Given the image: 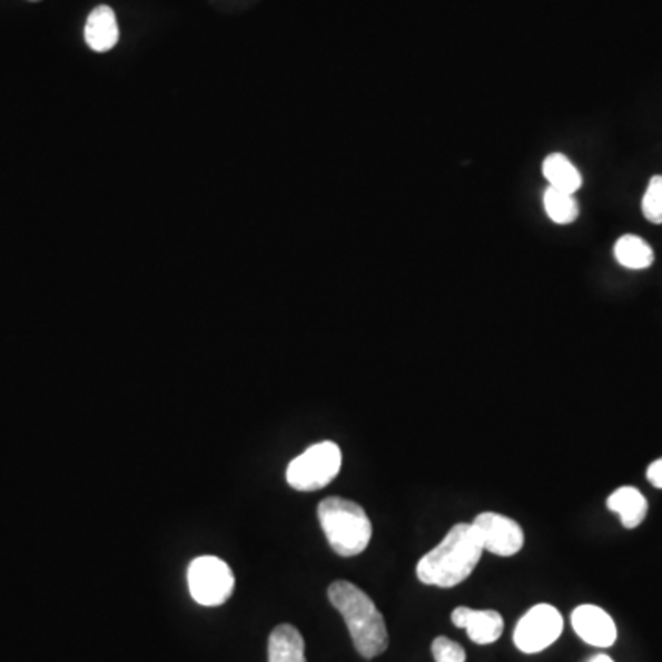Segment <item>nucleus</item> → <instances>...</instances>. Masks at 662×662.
I'll use <instances>...</instances> for the list:
<instances>
[{
  "mask_svg": "<svg viewBox=\"0 0 662 662\" xmlns=\"http://www.w3.org/2000/svg\"><path fill=\"white\" fill-rule=\"evenodd\" d=\"M483 545L473 525L458 523L433 551L419 560L416 576L425 585L456 587L472 576L483 557Z\"/></svg>",
  "mask_w": 662,
  "mask_h": 662,
  "instance_id": "nucleus-1",
  "label": "nucleus"
},
{
  "mask_svg": "<svg viewBox=\"0 0 662 662\" xmlns=\"http://www.w3.org/2000/svg\"><path fill=\"white\" fill-rule=\"evenodd\" d=\"M328 599L345 619L360 658L376 659L387 652V624L374 600L365 591H360L354 583L339 580L329 585Z\"/></svg>",
  "mask_w": 662,
  "mask_h": 662,
  "instance_id": "nucleus-2",
  "label": "nucleus"
},
{
  "mask_svg": "<svg viewBox=\"0 0 662 662\" xmlns=\"http://www.w3.org/2000/svg\"><path fill=\"white\" fill-rule=\"evenodd\" d=\"M318 523L335 554L359 556L372 540V523L365 510L348 498L328 497L318 504Z\"/></svg>",
  "mask_w": 662,
  "mask_h": 662,
  "instance_id": "nucleus-3",
  "label": "nucleus"
},
{
  "mask_svg": "<svg viewBox=\"0 0 662 662\" xmlns=\"http://www.w3.org/2000/svg\"><path fill=\"white\" fill-rule=\"evenodd\" d=\"M343 466V453L335 442H318L287 466L286 478L297 492H317L328 486Z\"/></svg>",
  "mask_w": 662,
  "mask_h": 662,
  "instance_id": "nucleus-4",
  "label": "nucleus"
},
{
  "mask_svg": "<svg viewBox=\"0 0 662 662\" xmlns=\"http://www.w3.org/2000/svg\"><path fill=\"white\" fill-rule=\"evenodd\" d=\"M236 577L227 563L216 556H199L188 567V587L191 599L205 607L227 602L234 593Z\"/></svg>",
  "mask_w": 662,
  "mask_h": 662,
  "instance_id": "nucleus-5",
  "label": "nucleus"
},
{
  "mask_svg": "<svg viewBox=\"0 0 662 662\" xmlns=\"http://www.w3.org/2000/svg\"><path fill=\"white\" fill-rule=\"evenodd\" d=\"M563 631V616L554 605L537 604L514 630V644L523 653H540L552 646Z\"/></svg>",
  "mask_w": 662,
  "mask_h": 662,
  "instance_id": "nucleus-6",
  "label": "nucleus"
},
{
  "mask_svg": "<svg viewBox=\"0 0 662 662\" xmlns=\"http://www.w3.org/2000/svg\"><path fill=\"white\" fill-rule=\"evenodd\" d=\"M484 551L495 556H515L525 545V532L520 523L495 512L478 514L472 523Z\"/></svg>",
  "mask_w": 662,
  "mask_h": 662,
  "instance_id": "nucleus-7",
  "label": "nucleus"
},
{
  "mask_svg": "<svg viewBox=\"0 0 662 662\" xmlns=\"http://www.w3.org/2000/svg\"><path fill=\"white\" fill-rule=\"evenodd\" d=\"M571 622L577 636L591 646L610 648L615 644V622L602 607L591 604L580 605L573 611Z\"/></svg>",
  "mask_w": 662,
  "mask_h": 662,
  "instance_id": "nucleus-8",
  "label": "nucleus"
},
{
  "mask_svg": "<svg viewBox=\"0 0 662 662\" xmlns=\"http://www.w3.org/2000/svg\"><path fill=\"white\" fill-rule=\"evenodd\" d=\"M453 624L456 628L467 631V636L472 639L475 644L486 646L497 642L503 635L504 620L498 615L497 611L486 610L477 611L470 610V607H456L451 615Z\"/></svg>",
  "mask_w": 662,
  "mask_h": 662,
  "instance_id": "nucleus-9",
  "label": "nucleus"
},
{
  "mask_svg": "<svg viewBox=\"0 0 662 662\" xmlns=\"http://www.w3.org/2000/svg\"><path fill=\"white\" fill-rule=\"evenodd\" d=\"M120 30L117 16L109 6H98L90 11L86 24V41L95 52H109L117 47Z\"/></svg>",
  "mask_w": 662,
  "mask_h": 662,
  "instance_id": "nucleus-10",
  "label": "nucleus"
},
{
  "mask_svg": "<svg viewBox=\"0 0 662 662\" xmlns=\"http://www.w3.org/2000/svg\"><path fill=\"white\" fill-rule=\"evenodd\" d=\"M607 508L619 514L625 528H636L646 520L648 501L636 487L622 486L607 498Z\"/></svg>",
  "mask_w": 662,
  "mask_h": 662,
  "instance_id": "nucleus-11",
  "label": "nucleus"
},
{
  "mask_svg": "<svg viewBox=\"0 0 662 662\" xmlns=\"http://www.w3.org/2000/svg\"><path fill=\"white\" fill-rule=\"evenodd\" d=\"M269 662H308L300 631L292 624H281L269 636Z\"/></svg>",
  "mask_w": 662,
  "mask_h": 662,
  "instance_id": "nucleus-12",
  "label": "nucleus"
},
{
  "mask_svg": "<svg viewBox=\"0 0 662 662\" xmlns=\"http://www.w3.org/2000/svg\"><path fill=\"white\" fill-rule=\"evenodd\" d=\"M543 176L552 188L569 194H576L583 182L580 170L563 154H552L543 160Z\"/></svg>",
  "mask_w": 662,
  "mask_h": 662,
  "instance_id": "nucleus-13",
  "label": "nucleus"
},
{
  "mask_svg": "<svg viewBox=\"0 0 662 662\" xmlns=\"http://www.w3.org/2000/svg\"><path fill=\"white\" fill-rule=\"evenodd\" d=\"M615 258L628 269H648L653 264V249L644 239L633 234H625L616 241Z\"/></svg>",
  "mask_w": 662,
  "mask_h": 662,
  "instance_id": "nucleus-14",
  "label": "nucleus"
},
{
  "mask_svg": "<svg viewBox=\"0 0 662 662\" xmlns=\"http://www.w3.org/2000/svg\"><path fill=\"white\" fill-rule=\"evenodd\" d=\"M543 205H545L546 216L557 225H569L577 218V202L574 199V194H569V191L549 186V190L543 197Z\"/></svg>",
  "mask_w": 662,
  "mask_h": 662,
  "instance_id": "nucleus-15",
  "label": "nucleus"
},
{
  "mask_svg": "<svg viewBox=\"0 0 662 662\" xmlns=\"http://www.w3.org/2000/svg\"><path fill=\"white\" fill-rule=\"evenodd\" d=\"M642 214L648 221L662 223V176L652 177L646 194L642 197Z\"/></svg>",
  "mask_w": 662,
  "mask_h": 662,
  "instance_id": "nucleus-16",
  "label": "nucleus"
},
{
  "mask_svg": "<svg viewBox=\"0 0 662 662\" xmlns=\"http://www.w3.org/2000/svg\"><path fill=\"white\" fill-rule=\"evenodd\" d=\"M435 662H466V652L458 642L451 641L447 636H438L431 646Z\"/></svg>",
  "mask_w": 662,
  "mask_h": 662,
  "instance_id": "nucleus-17",
  "label": "nucleus"
},
{
  "mask_svg": "<svg viewBox=\"0 0 662 662\" xmlns=\"http://www.w3.org/2000/svg\"><path fill=\"white\" fill-rule=\"evenodd\" d=\"M646 477L648 481L653 484V486L662 490V458H659V461L650 464V467H648Z\"/></svg>",
  "mask_w": 662,
  "mask_h": 662,
  "instance_id": "nucleus-18",
  "label": "nucleus"
},
{
  "mask_svg": "<svg viewBox=\"0 0 662 662\" xmlns=\"http://www.w3.org/2000/svg\"><path fill=\"white\" fill-rule=\"evenodd\" d=\"M589 662H615L613 661V659L610 658V655H604V653H600V655H596V658L591 659V661Z\"/></svg>",
  "mask_w": 662,
  "mask_h": 662,
  "instance_id": "nucleus-19",
  "label": "nucleus"
},
{
  "mask_svg": "<svg viewBox=\"0 0 662 662\" xmlns=\"http://www.w3.org/2000/svg\"><path fill=\"white\" fill-rule=\"evenodd\" d=\"M32 2H39V0H32Z\"/></svg>",
  "mask_w": 662,
  "mask_h": 662,
  "instance_id": "nucleus-20",
  "label": "nucleus"
}]
</instances>
